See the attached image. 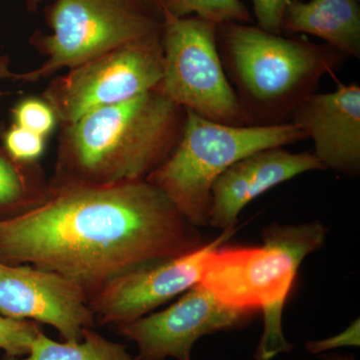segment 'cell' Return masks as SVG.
<instances>
[{
	"label": "cell",
	"mask_w": 360,
	"mask_h": 360,
	"mask_svg": "<svg viewBox=\"0 0 360 360\" xmlns=\"http://www.w3.org/2000/svg\"><path fill=\"white\" fill-rule=\"evenodd\" d=\"M4 360H135L122 343L113 342L92 328L84 329L78 341L59 342L40 329L30 352L22 357L6 356Z\"/></svg>",
	"instance_id": "cell-16"
},
{
	"label": "cell",
	"mask_w": 360,
	"mask_h": 360,
	"mask_svg": "<svg viewBox=\"0 0 360 360\" xmlns=\"http://www.w3.org/2000/svg\"><path fill=\"white\" fill-rule=\"evenodd\" d=\"M4 96V92L0 91V98H1V97Z\"/></svg>",
	"instance_id": "cell-26"
},
{
	"label": "cell",
	"mask_w": 360,
	"mask_h": 360,
	"mask_svg": "<svg viewBox=\"0 0 360 360\" xmlns=\"http://www.w3.org/2000/svg\"><path fill=\"white\" fill-rule=\"evenodd\" d=\"M217 45L248 125L288 122L321 77L345 58L328 44L288 39L248 23L219 26Z\"/></svg>",
	"instance_id": "cell-3"
},
{
	"label": "cell",
	"mask_w": 360,
	"mask_h": 360,
	"mask_svg": "<svg viewBox=\"0 0 360 360\" xmlns=\"http://www.w3.org/2000/svg\"><path fill=\"white\" fill-rule=\"evenodd\" d=\"M321 169L314 153H292L283 148L245 156L213 184L208 224L222 231L236 229L239 213L250 201L297 175Z\"/></svg>",
	"instance_id": "cell-13"
},
{
	"label": "cell",
	"mask_w": 360,
	"mask_h": 360,
	"mask_svg": "<svg viewBox=\"0 0 360 360\" xmlns=\"http://www.w3.org/2000/svg\"><path fill=\"white\" fill-rule=\"evenodd\" d=\"M14 124L46 137L56 127L58 118L44 99H23L13 111Z\"/></svg>",
	"instance_id": "cell-19"
},
{
	"label": "cell",
	"mask_w": 360,
	"mask_h": 360,
	"mask_svg": "<svg viewBox=\"0 0 360 360\" xmlns=\"http://www.w3.org/2000/svg\"><path fill=\"white\" fill-rule=\"evenodd\" d=\"M4 148L9 158L18 162H39L45 150V137L14 124L4 134Z\"/></svg>",
	"instance_id": "cell-20"
},
{
	"label": "cell",
	"mask_w": 360,
	"mask_h": 360,
	"mask_svg": "<svg viewBox=\"0 0 360 360\" xmlns=\"http://www.w3.org/2000/svg\"><path fill=\"white\" fill-rule=\"evenodd\" d=\"M255 311L227 307L198 283L167 309L116 326L136 345L135 360L191 359L201 336L243 328Z\"/></svg>",
	"instance_id": "cell-9"
},
{
	"label": "cell",
	"mask_w": 360,
	"mask_h": 360,
	"mask_svg": "<svg viewBox=\"0 0 360 360\" xmlns=\"http://www.w3.org/2000/svg\"><path fill=\"white\" fill-rule=\"evenodd\" d=\"M49 191L39 162L25 165L0 153V210L9 212V219L40 205Z\"/></svg>",
	"instance_id": "cell-15"
},
{
	"label": "cell",
	"mask_w": 360,
	"mask_h": 360,
	"mask_svg": "<svg viewBox=\"0 0 360 360\" xmlns=\"http://www.w3.org/2000/svg\"><path fill=\"white\" fill-rule=\"evenodd\" d=\"M295 123L314 141L315 158L324 169L347 175L360 169V87L338 84L328 94L307 97L293 110Z\"/></svg>",
	"instance_id": "cell-12"
},
{
	"label": "cell",
	"mask_w": 360,
	"mask_h": 360,
	"mask_svg": "<svg viewBox=\"0 0 360 360\" xmlns=\"http://www.w3.org/2000/svg\"><path fill=\"white\" fill-rule=\"evenodd\" d=\"M236 231V227L222 231L219 238L188 252L116 277L89 297L96 323L116 326L136 321L186 292L200 283L206 255Z\"/></svg>",
	"instance_id": "cell-10"
},
{
	"label": "cell",
	"mask_w": 360,
	"mask_h": 360,
	"mask_svg": "<svg viewBox=\"0 0 360 360\" xmlns=\"http://www.w3.org/2000/svg\"><path fill=\"white\" fill-rule=\"evenodd\" d=\"M359 0H290L281 30L319 37L343 56L360 58Z\"/></svg>",
	"instance_id": "cell-14"
},
{
	"label": "cell",
	"mask_w": 360,
	"mask_h": 360,
	"mask_svg": "<svg viewBox=\"0 0 360 360\" xmlns=\"http://www.w3.org/2000/svg\"><path fill=\"white\" fill-rule=\"evenodd\" d=\"M307 139L295 123L233 127L186 110L184 131L168 160L146 177L194 226L210 219L213 184L227 168L264 149Z\"/></svg>",
	"instance_id": "cell-5"
},
{
	"label": "cell",
	"mask_w": 360,
	"mask_h": 360,
	"mask_svg": "<svg viewBox=\"0 0 360 360\" xmlns=\"http://www.w3.org/2000/svg\"><path fill=\"white\" fill-rule=\"evenodd\" d=\"M186 110L158 89L63 125L51 186H108L146 179L168 160Z\"/></svg>",
	"instance_id": "cell-2"
},
{
	"label": "cell",
	"mask_w": 360,
	"mask_h": 360,
	"mask_svg": "<svg viewBox=\"0 0 360 360\" xmlns=\"http://www.w3.org/2000/svg\"><path fill=\"white\" fill-rule=\"evenodd\" d=\"M161 20V91L206 120L233 127L248 125L225 73L217 45L219 26L198 16L162 13Z\"/></svg>",
	"instance_id": "cell-7"
},
{
	"label": "cell",
	"mask_w": 360,
	"mask_h": 360,
	"mask_svg": "<svg viewBox=\"0 0 360 360\" xmlns=\"http://www.w3.org/2000/svg\"><path fill=\"white\" fill-rule=\"evenodd\" d=\"M163 75L160 37L123 45L54 78L44 92L63 125L91 111L158 89Z\"/></svg>",
	"instance_id": "cell-8"
},
{
	"label": "cell",
	"mask_w": 360,
	"mask_h": 360,
	"mask_svg": "<svg viewBox=\"0 0 360 360\" xmlns=\"http://www.w3.org/2000/svg\"><path fill=\"white\" fill-rule=\"evenodd\" d=\"M326 234L319 222L272 224L262 231V246H219L206 255L200 283L227 307L264 312L257 360H271L292 349L281 326L284 303L303 259L323 245Z\"/></svg>",
	"instance_id": "cell-4"
},
{
	"label": "cell",
	"mask_w": 360,
	"mask_h": 360,
	"mask_svg": "<svg viewBox=\"0 0 360 360\" xmlns=\"http://www.w3.org/2000/svg\"><path fill=\"white\" fill-rule=\"evenodd\" d=\"M321 359L323 360H356L352 355L340 354H321Z\"/></svg>",
	"instance_id": "cell-24"
},
{
	"label": "cell",
	"mask_w": 360,
	"mask_h": 360,
	"mask_svg": "<svg viewBox=\"0 0 360 360\" xmlns=\"http://www.w3.org/2000/svg\"><path fill=\"white\" fill-rule=\"evenodd\" d=\"M40 329L37 322L0 314V349L6 356H25Z\"/></svg>",
	"instance_id": "cell-18"
},
{
	"label": "cell",
	"mask_w": 360,
	"mask_h": 360,
	"mask_svg": "<svg viewBox=\"0 0 360 360\" xmlns=\"http://www.w3.org/2000/svg\"><path fill=\"white\" fill-rule=\"evenodd\" d=\"M201 245L191 224L146 179L51 186L40 205L0 220V260L56 272L87 296L116 277Z\"/></svg>",
	"instance_id": "cell-1"
},
{
	"label": "cell",
	"mask_w": 360,
	"mask_h": 360,
	"mask_svg": "<svg viewBox=\"0 0 360 360\" xmlns=\"http://www.w3.org/2000/svg\"><path fill=\"white\" fill-rule=\"evenodd\" d=\"M4 134V125L0 124V135Z\"/></svg>",
	"instance_id": "cell-25"
},
{
	"label": "cell",
	"mask_w": 360,
	"mask_h": 360,
	"mask_svg": "<svg viewBox=\"0 0 360 360\" xmlns=\"http://www.w3.org/2000/svg\"><path fill=\"white\" fill-rule=\"evenodd\" d=\"M41 0H26L35 11ZM51 34H33L46 56L37 70L14 75L23 82L72 70L123 45L160 37L162 20L135 0H52L45 9Z\"/></svg>",
	"instance_id": "cell-6"
},
{
	"label": "cell",
	"mask_w": 360,
	"mask_h": 360,
	"mask_svg": "<svg viewBox=\"0 0 360 360\" xmlns=\"http://www.w3.org/2000/svg\"><path fill=\"white\" fill-rule=\"evenodd\" d=\"M257 26L266 32L281 34L284 11L290 0H251Z\"/></svg>",
	"instance_id": "cell-21"
},
{
	"label": "cell",
	"mask_w": 360,
	"mask_h": 360,
	"mask_svg": "<svg viewBox=\"0 0 360 360\" xmlns=\"http://www.w3.org/2000/svg\"><path fill=\"white\" fill-rule=\"evenodd\" d=\"M135 1L139 2L149 11L161 18L160 0H135Z\"/></svg>",
	"instance_id": "cell-23"
},
{
	"label": "cell",
	"mask_w": 360,
	"mask_h": 360,
	"mask_svg": "<svg viewBox=\"0 0 360 360\" xmlns=\"http://www.w3.org/2000/svg\"><path fill=\"white\" fill-rule=\"evenodd\" d=\"M0 314L45 323L65 341L82 340L96 319L84 288L68 277L0 260Z\"/></svg>",
	"instance_id": "cell-11"
},
{
	"label": "cell",
	"mask_w": 360,
	"mask_h": 360,
	"mask_svg": "<svg viewBox=\"0 0 360 360\" xmlns=\"http://www.w3.org/2000/svg\"><path fill=\"white\" fill-rule=\"evenodd\" d=\"M360 322L359 319L352 322L342 333L331 338L321 340H311L307 343V349L310 354H321L329 350L340 347H359Z\"/></svg>",
	"instance_id": "cell-22"
},
{
	"label": "cell",
	"mask_w": 360,
	"mask_h": 360,
	"mask_svg": "<svg viewBox=\"0 0 360 360\" xmlns=\"http://www.w3.org/2000/svg\"><path fill=\"white\" fill-rule=\"evenodd\" d=\"M160 13L175 18L198 16L217 26L248 23L250 13L241 0H160Z\"/></svg>",
	"instance_id": "cell-17"
}]
</instances>
